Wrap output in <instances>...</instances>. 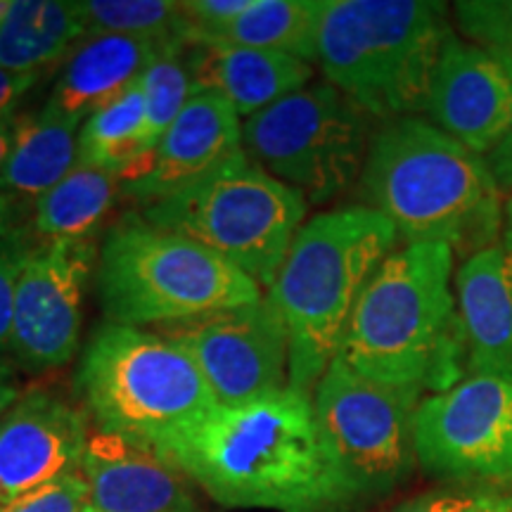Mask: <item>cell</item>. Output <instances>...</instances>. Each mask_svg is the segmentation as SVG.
<instances>
[{
	"label": "cell",
	"instance_id": "2e32d148",
	"mask_svg": "<svg viewBox=\"0 0 512 512\" xmlns=\"http://www.w3.org/2000/svg\"><path fill=\"white\" fill-rule=\"evenodd\" d=\"M240 150V114L219 95H195L159 140L136 181L121 185V195L140 207L164 200L202 181Z\"/></svg>",
	"mask_w": 512,
	"mask_h": 512
},
{
	"label": "cell",
	"instance_id": "7402d4cb",
	"mask_svg": "<svg viewBox=\"0 0 512 512\" xmlns=\"http://www.w3.org/2000/svg\"><path fill=\"white\" fill-rule=\"evenodd\" d=\"M86 38L76 3L0 0V69L38 74Z\"/></svg>",
	"mask_w": 512,
	"mask_h": 512
},
{
	"label": "cell",
	"instance_id": "4fadbf2b",
	"mask_svg": "<svg viewBox=\"0 0 512 512\" xmlns=\"http://www.w3.org/2000/svg\"><path fill=\"white\" fill-rule=\"evenodd\" d=\"M95 264L93 240H36L15 290L10 356L17 366L43 373L76 356L83 294Z\"/></svg>",
	"mask_w": 512,
	"mask_h": 512
},
{
	"label": "cell",
	"instance_id": "d6986e66",
	"mask_svg": "<svg viewBox=\"0 0 512 512\" xmlns=\"http://www.w3.org/2000/svg\"><path fill=\"white\" fill-rule=\"evenodd\" d=\"M183 62L192 98L214 93L247 119L302 91L313 79V64L297 57L226 43H188Z\"/></svg>",
	"mask_w": 512,
	"mask_h": 512
},
{
	"label": "cell",
	"instance_id": "f35d334b",
	"mask_svg": "<svg viewBox=\"0 0 512 512\" xmlns=\"http://www.w3.org/2000/svg\"><path fill=\"white\" fill-rule=\"evenodd\" d=\"M83 512H98V510H95V508H93V505H88V508H86V510H83Z\"/></svg>",
	"mask_w": 512,
	"mask_h": 512
},
{
	"label": "cell",
	"instance_id": "7c38bea8",
	"mask_svg": "<svg viewBox=\"0 0 512 512\" xmlns=\"http://www.w3.org/2000/svg\"><path fill=\"white\" fill-rule=\"evenodd\" d=\"M162 335L200 368L219 408L242 406L290 387V339L271 297L164 325Z\"/></svg>",
	"mask_w": 512,
	"mask_h": 512
},
{
	"label": "cell",
	"instance_id": "9c48e42d",
	"mask_svg": "<svg viewBox=\"0 0 512 512\" xmlns=\"http://www.w3.org/2000/svg\"><path fill=\"white\" fill-rule=\"evenodd\" d=\"M375 119L328 81L309 83L242 124V150L306 204H328L361 181Z\"/></svg>",
	"mask_w": 512,
	"mask_h": 512
},
{
	"label": "cell",
	"instance_id": "f546056e",
	"mask_svg": "<svg viewBox=\"0 0 512 512\" xmlns=\"http://www.w3.org/2000/svg\"><path fill=\"white\" fill-rule=\"evenodd\" d=\"M88 505H91V491L79 467L15 501L0 503V512H83Z\"/></svg>",
	"mask_w": 512,
	"mask_h": 512
},
{
	"label": "cell",
	"instance_id": "83f0119b",
	"mask_svg": "<svg viewBox=\"0 0 512 512\" xmlns=\"http://www.w3.org/2000/svg\"><path fill=\"white\" fill-rule=\"evenodd\" d=\"M458 31L512 76V0H460L453 3Z\"/></svg>",
	"mask_w": 512,
	"mask_h": 512
},
{
	"label": "cell",
	"instance_id": "44dd1931",
	"mask_svg": "<svg viewBox=\"0 0 512 512\" xmlns=\"http://www.w3.org/2000/svg\"><path fill=\"white\" fill-rule=\"evenodd\" d=\"M79 164V126L48 107L19 114L0 171V190L19 202H36Z\"/></svg>",
	"mask_w": 512,
	"mask_h": 512
},
{
	"label": "cell",
	"instance_id": "d4e9b609",
	"mask_svg": "<svg viewBox=\"0 0 512 512\" xmlns=\"http://www.w3.org/2000/svg\"><path fill=\"white\" fill-rule=\"evenodd\" d=\"M145 91L136 81L128 91L83 121L79 128V164L112 171L128 183L143 166L145 152Z\"/></svg>",
	"mask_w": 512,
	"mask_h": 512
},
{
	"label": "cell",
	"instance_id": "d590c367",
	"mask_svg": "<svg viewBox=\"0 0 512 512\" xmlns=\"http://www.w3.org/2000/svg\"><path fill=\"white\" fill-rule=\"evenodd\" d=\"M470 512H512V489H489Z\"/></svg>",
	"mask_w": 512,
	"mask_h": 512
},
{
	"label": "cell",
	"instance_id": "277c9868",
	"mask_svg": "<svg viewBox=\"0 0 512 512\" xmlns=\"http://www.w3.org/2000/svg\"><path fill=\"white\" fill-rule=\"evenodd\" d=\"M396 242L392 223L363 204L320 211L299 230L268 290L290 339L294 392L313 396L339 354L363 287Z\"/></svg>",
	"mask_w": 512,
	"mask_h": 512
},
{
	"label": "cell",
	"instance_id": "8992f818",
	"mask_svg": "<svg viewBox=\"0 0 512 512\" xmlns=\"http://www.w3.org/2000/svg\"><path fill=\"white\" fill-rule=\"evenodd\" d=\"M98 299L107 323L164 328L259 302L261 290L211 249L126 216L102 242Z\"/></svg>",
	"mask_w": 512,
	"mask_h": 512
},
{
	"label": "cell",
	"instance_id": "4316f807",
	"mask_svg": "<svg viewBox=\"0 0 512 512\" xmlns=\"http://www.w3.org/2000/svg\"><path fill=\"white\" fill-rule=\"evenodd\" d=\"M140 83H143L145 110H147V124H145V152H147L145 162H147L152 152H155V147L159 145V140L164 138V133L169 131L171 124H174L178 114L183 112V107L188 105V100L192 98L190 76L183 62V46L164 48L157 60L147 67V72L140 76ZM143 166H140L138 174L133 176L131 181H136L140 171H143Z\"/></svg>",
	"mask_w": 512,
	"mask_h": 512
},
{
	"label": "cell",
	"instance_id": "e575fe53",
	"mask_svg": "<svg viewBox=\"0 0 512 512\" xmlns=\"http://www.w3.org/2000/svg\"><path fill=\"white\" fill-rule=\"evenodd\" d=\"M29 226L24 221V202L15 200L8 192L0 190V240L8 238L15 230Z\"/></svg>",
	"mask_w": 512,
	"mask_h": 512
},
{
	"label": "cell",
	"instance_id": "4dcf8cb0",
	"mask_svg": "<svg viewBox=\"0 0 512 512\" xmlns=\"http://www.w3.org/2000/svg\"><path fill=\"white\" fill-rule=\"evenodd\" d=\"M489 489H467V486H441L425 494L408 498L387 512H470Z\"/></svg>",
	"mask_w": 512,
	"mask_h": 512
},
{
	"label": "cell",
	"instance_id": "8d00e7d4",
	"mask_svg": "<svg viewBox=\"0 0 512 512\" xmlns=\"http://www.w3.org/2000/svg\"><path fill=\"white\" fill-rule=\"evenodd\" d=\"M15 119H17L15 112L3 114V117H0V171H3L5 159H8L12 136H15Z\"/></svg>",
	"mask_w": 512,
	"mask_h": 512
},
{
	"label": "cell",
	"instance_id": "d6a6232c",
	"mask_svg": "<svg viewBox=\"0 0 512 512\" xmlns=\"http://www.w3.org/2000/svg\"><path fill=\"white\" fill-rule=\"evenodd\" d=\"M38 81V74H12L0 69V117L15 110V102Z\"/></svg>",
	"mask_w": 512,
	"mask_h": 512
},
{
	"label": "cell",
	"instance_id": "5b68a950",
	"mask_svg": "<svg viewBox=\"0 0 512 512\" xmlns=\"http://www.w3.org/2000/svg\"><path fill=\"white\" fill-rule=\"evenodd\" d=\"M448 12L432 0H323L316 64L377 124L420 117L453 31Z\"/></svg>",
	"mask_w": 512,
	"mask_h": 512
},
{
	"label": "cell",
	"instance_id": "484cf974",
	"mask_svg": "<svg viewBox=\"0 0 512 512\" xmlns=\"http://www.w3.org/2000/svg\"><path fill=\"white\" fill-rule=\"evenodd\" d=\"M86 36L119 34L152 38L162 46H188L183 3L171 0H81L76 3Z\"/></svg>",
	"mask_w": 512,
	"mask_h": 512
},
{
	"label": "cell",
	"instance_id": "f1b7e54d",
	"mask_svg": "<svg viewBox=\"0 0 512 512\" xmlns=\"http://www.w3.org/2000/svg\"><path fill=\"white\" fill-rule=\"evenodd\" d=\"M36 235L29 226L15 230L8 238L0 240V356H10L12 344V313H15V290L19 273L31 247L36 245Z\"/></svg>",
	"mask_w": 512,
	"mask_h": 512
},
{
	"label": "cell",
	"instance_id": "30bf717a",
	"mask_svg": "<svg viewBox=\"0 0 512 512\" xmlns=\"http://www.w3.org/2000/svg\"><path fill=\"white\" fill-rule=\"evenodd\" d=\"M311 399L320 430L363 501L392 494L411 477L422 389L368 380L335 356Z\"/></svg>",
	"mask_w": 512,
	"mask_h": 512
},
{
	"label": "cell",
	"instance_id": "6da1fadb",
	"mask_svg": "<svg viewBox=\"0 0 512 512\" xmlns=\"http://www.w3.org/2000/svg\"><path fill=\"white\" fill-rule=\"evenodd\" d=\"M162 453L228 508L351 512L363 503L320 430L313 399L290 387L216 408Z\"/></svg>",
	"mask_w": 512,
	"mask_h": 512
},
{
	"label": "cell",
	"instance_id": "1f68e13d",
	"mask_svg": "<svg viewBox=\"0 0 512 512\" xmlns=\"http://www.w3.org/2000/svg\"><path fill=\"white\" fill-rule=\"evenodd\" d=\"M486 164H489L503 195H512V124L494 150L486 155Z\"/></svg>",
	"mask_w": 512,
	"mask_h": 512
},
{
	"label": "cell",
	"instance_id": "e0dca14e",
	"mask_svg": "<svg viewBox=\"0 0 512 512\" xmlns=\"http://www.w3.org/2000/svg\"><path fill=\"white\" fill-rule=\"evenodd\" d=\"M81 472L98 512H202L174 460L121 434L91 432Z\"/></svg>",
	"mask_w": 512,
	"mask_h": 512
},
{
	"label": "cell",
	"instance_id": "7a4b0ae2",
	"mask_svg": "<svg viewBox=\"0 0 512 512\" xmlns=\"http://www.w3.org/2000/svg\"><path fill=\"white\" fill-rule=\"evenodd\" d=\"M358 190L406 245L439 242L465 261L503 235V192L486 157L425 117L375 126Z\"/></svg>",
	"mask_w": 512,
	"mask_h": 512
},
{
	"label": "cell",
	"instance_id": "603a6c76",
	"mask_svg": "<svg viewBox=\"0 0 512 512\" xmlns=\"http://www.w3.org/2000/svg\"><path fill=\"white\" fill-rule=\"evenodd\" d=\"M121 195V178L112 171L76 164L31 211L38 240H93Z\"/></svg>",
	"mask_w": 512,
	"mask_h": 512
},
{
	"label": "cell",
	"instance_id": "3957f363",
	"mask_svg": "<svg viewBox=\"0 0 512 512\" xmlns=\"http://www.w3.org/2000/svg\"><path fill=\"white\" fill-rule=\"evenodd\" d=\"M456 254L439 242L394 249L363 287L339 358L392 387L446 392L465 377V337L456 304Z\"/></svg>",
	"mask_w": 512,
	"mask_h": 512
},
{
	"label": "cell",
	"instance_id": "52a82bcc",
	"mask_svg": "<svg viewBox=\"0 0 512 512\" xmlns=\"http://www.w3.org/2000/svg\"><path fill=\"white\" fill-rule=\"evenodd\" d=\"M76 392L98 430L164 451L219 408L200 368L157 332L105 323L76 368Z\"/></svg>",
	"mask_w": 512,
	"mask_h": 512
},
{
	"label": "cell",
	"instance_id": "74e56055",
	"mask_svg": "<svg viewBox=\"0 0 512 512\" xmlns=\"http://www.w3.org/2000/svg\"><path fill=\"white\" fill-rule=\"evenodd\" d=\"M503 245L512 249V195L505 202V219H503Z\"/></svg>",
	"mask_w": 512,
	"mask_h": 512
},
{
	"label": "cell",
	"instance_id": "ffe728a7",
	"mask_svg": "<svg viewBox=\"0 0 512 512\" xmlns=\"http://www.w3.org/2000/svg\"><path fill=\"white\" fill-rule=\"evenodd\" d=\"M164 48L169 46L152 38L86 36L69 53L46 107L81 128L88 117L121 98L133 83L140 81Z\"/></svg>",
	"mask_w": 512,
	"mask_h": 512
},
{
	"label": "cell",
	"instance_id": "8fae6325",
	"mask_svg": "<svg viewBox=\"0 0 512 512\" xmlns=\"http://www.w3.org/2000/svg\"><path fill=\"white\" fill-rule=\"evenodd\" d=\"M415 453L446 486L512 489V377L467 375L422 399Z\"/></svg>",
	"mask_w": 512,
	"mask_h": 512
},
{
	"label": "cell",
	"instance_id": "ba28073f",
	"mask_svg": "<svg viewBox=\"0 0 512 512\" xmlns=\"http://www.w3.org/2000/svg\"><path fill=\"white\" fill-rule=\"evenodd\" d=\"M309 204L240 150L202 181L140 207V219L190 238L271 290Z\"/></svg>",
	"mask_w": 512,
	"mask_h": 512
},
{
	"label": "cell",
	"instance_id": "ac0fdd59",
	"mask_svg": "<svg viewBox=\"0 0 512 512\" xmlns=\"http://www.w3.org/2000/svg\"><path fill=\"white\" fill-rule=\"evenodd\" d=\"M465 337V377H512V249L503 242L465 259L456 271Z\"/></svg>",
	"mask_w": 512,
	"mask_h": 512
},
{
	"label": "cell",
	"instance_id": "9a60e30c",
	"mask_svg": "<svg viewBox=\"0 0 512 512\" xmlns=\"http://www.w3.org/2000/svg\"><path fill=\"white\" fill-rule=\"evenodd\" d=\"M88 437L86 415L72 403L43 389L24 392L0 415V503L79 470Z\"/></svg>",
	"mask_w": 512,
	"mask_h": 512
},
{
	"label": "cell",
	"instance_id": "5bb4252c",
	"mask_svg": "<svg viewBox=\"0 0 512 512\" xmlns=\"http://www.w3.org/2000/svg\"><path fill=\"white\" fill-rule=\"evenodd\" d=\"M425 114L446 136L486 157L512 124V76L486 50L451 31Z\"/></svg>",
	"mask_w": 512,
	"mask_h": 512
},
{
	"label": "cell",
	"instance_id": "cb8c5ba5",
	"mask_svg": "<svg viewBox=\"0 0 512 512\" xmlns=\"http://www.w3.org/2000/svg\"><path fill=\"white\" fill-rule=\"evenodd\" d=\"M323 0H252V5L214 41L226 46L268 50L313 64Z\"/></svg>",
	"mask_w": 512,
	"mask_h": 512
},
{
	"label": "cell",
	"instance_id": "836d02e7",
	"mask_svg": "<svg viewBox=\"0 0 512 512\" xmlns=\"http://www.w3.org/2000/svg\"><path fill=\"white\" fill-rule=\"evenodd\" d=\"M22 396L24 392L17 375V363L8 356H0V415L8 413Z\"/></svg>",
	"mask_w": 512,
	"mask_h": 512
}]
</instances>
